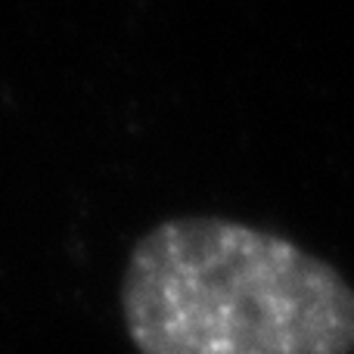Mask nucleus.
Instances as JSON below:
<instances>
[{"label": "nucleus", "instance_id": "obj_1", "mask_svg": "<svg viewBox=\"0 0 354 354\" xmlns=\"http://www.w3.org/2000/svg\"><path fill=\"white\" fill-rule=\"evenodd\" d=\"M122 317L140 354H351L354 289L324 258L230 218H171L131 249Z\"/></svg>", "mask_w": 354, "mask_h": 354}]
</instances>
